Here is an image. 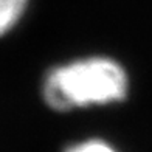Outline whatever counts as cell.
<instances>
[{
    "label": "cell",
    "mask_w": 152,
    "mask_h": 152,
    "mask_svg": "<svg viewBox=\"0 0 152 152\" xmlns=\"http://www.w3.org/2000/svg\"><path fill=\"white\" fill-rule=\"evenodd\" d=\"M129 78L112 58L92 56L53 67L47 72L42 95L58 112L88 106H109L127 98Z\"/></svg>",
    "instance_id": "obj_1"
},
{
    "label": "cell",
    "mask_w": 152,
    "mask_h": 152,
    "mask_svg": "<svg viewBox=\"0 0 152 152\" xmlns=\"http://www.w3.org/2000/svg\"><path fill=\"white\" fill-rule=\"evenodd\" d=\"M28 0H0V36L14 28L25 12Z\"/></svg>",
    "instance_id": "obj_2"
},
{
    "label": "cell",
    "mask_w": 152,
    "mask_h": 152,
    "mask_svg": "<svg viewBox=\"0 0 152 152\" xmlns=\"http://www.w3.org/2000/svg\"><path fill=\"white\" fill-rule=\"evenodd\" d=\"M64 152H118L112 144L101 138H88L84 141L72 143L64 148Z\"/></svg>",
    "instance_id": "obj_3"
}]
</instances>
